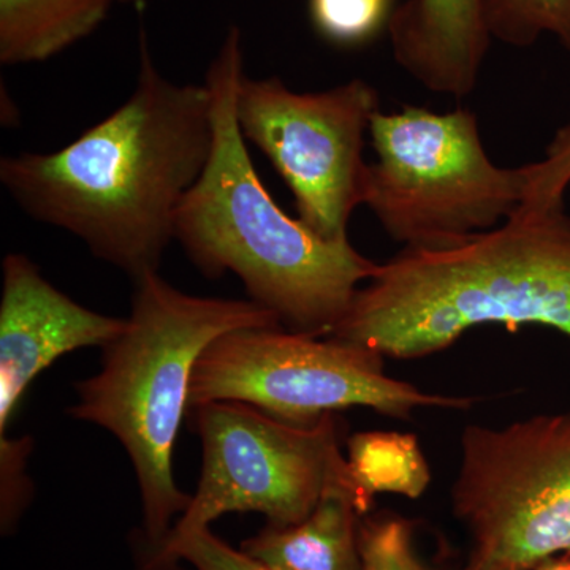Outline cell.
<instances>
[{"instance_id": "6da1fadb", "label": "cell", "mask_w": 570, "mask_h": 570, "mask_svg": "<svg viewBox=\"0 0 570 570\" xmlns=\"http://www.w3.org/2000/svg\"><path fill=\"white\" fill-rule=\"evenodd\" d=\"M212 148L208 86L168 80L141 31L132 96L58 151L3 157L0 181L22 212L77 236L135 281L159 272Z\"/></svg>"}, {"instance_id": "7a4b0ae2", "label": "cell", "mask_w": 570, "mask_h": 570, "mask_svg": "<svg viewBox=\"0 0 570 570\" xmlns=\"http://www.w3.org/2000/svg\"><path fill=\"white\" fill-rule=\"evenodd\" d=\"M245 75L242 31L232 26L206 73L213 148L184 198L175 239L209 279L234 273L254 303L292 332L328 336L379 264L351 242H326L288 216L255 171L236 116Z\"/></svg>"}, {"instance_id": "3957f363", "label": "cell", "mask_w": 570, "mask_h": 570, "mask_svg": "<svg viewBox=\"0 0 570 570\" xmlns=\"http://www.w3.org/2000/svg\"><path fill=\"white\" fill-rule=\"evenodd\" d=\"M543 325L570 337V216L523 209L442 250L401 249L358 288L330 337L390 358L453 346L472 326Z\"/></svg>"}, {"instance_id": "277c9868", "label": "cell", "mask_w": 570, "mask_h": 570, "mask_svg": "<svg viewBox=\"0 0 570 570\" xmlns=\"http://www.w3.org/2000/svg\"><path fill=\"white\" fill-rule=\"evenodd\" d=\"M134 284L126 328L104 347L102 370L78 382L69 414L110 431L132 461L141 494V570H151L174 520L193 501L176 485L174 450L198 358L235 330L283 324L253 299L184 294L159 272Z\"/></svg>"}, {"instance_id": "5b68a950", "label": "cell", "mask_w": 570, "mask_h": 570, "mask_svg": "<svg viewBox=\"0 0 570 570\" xmlns=\"http://www.w3.org/2000/svg\"><path fill=\"white\" fill-rule=\"evenodd\" d=\"M365 205L404 249L442 250L493 230L520 212L528 164L498 167L466 108L420 107L371 119Z\"/></svg>"}, {"instance_id": "8992f818", "label": "cell", "mask_w": 570, "mask_h": 570, "mask_svg": "<svg viewBox=\"0 0 570 570\" xmlns=\"http://www.w3.org/2000/svg\"><path fill=\"white\" fill-rule=\"evenodd\" d=\"M283 326L243 328L213 341L195 365L189 411L238 401L281 422L309 426L326 414L370 407L409 420L423 407L468 409L472 397L436 395L384 373L370 348Z\"/></svg>"}, {"instance_id": "52a82bcc", "label": "cell", "mask_w": 570, "mask_h": 570, "mask_svg": "<svg viewBox=\"0 0 570 570\" xmlns=\"http://www.w3.org/2000/svg\"><path fill=\"white\" fill-rule=\"evenodd\" d=\"M452 508L469 570H532L570 558V411L461 434Z\"/></svg>"}, {"instance_id": "ba28073f", "label": "cell", "mask_w": 570, "mask_h": 570, "mask_svg": "<svg viewBox=\"0 0 570 570\" xmlns=\"http://www.w3.org/2000/svg\"><path fill=\"white\" fill-rule=\"evenodd\" d=\"M379 110L377 89L362 78L299 94L281 78L245 73L236 94L243 137L287 184L298 219L326 242H348V220L365 205L370 164L363 148Z\"/></svg>"}, {"instance_id": "9c48e42d", "label": "cell", "mask_w": 570, "mask_h": 570, "mask_svg": "<svg viewBox=\"0 0 570 570\" xmlns=\"http://www.w3.org/2000/svg\"><path fill=\"white\" fill-rule=\"evenodd\" d=\"M190 412L204 445V471L151 570L168 547L225 513H264L272 527L302 523L343 456L335 414L296 426L238 401H216Z\"/></svg>"}, {"instance_id": "30bf717a", "label": "cell", "mask_w": 570, "mask_h": 570, "mask_svg": "<svg viewBox=\"0 0 570 570\" xmlns=\"http://www.w3.org/2000/svg\"><path fill=\"white\" fill-rule=\"evenodd\" d=\"M0 299V442L29 385L56 360L85 347H105L127 318L105 316L52 287L22 254L2 264Z\"/></svg>"}, {"instance_id": "8fae6325", "label": "cell", "mask_w": 570, "mask_h": 570, "mask_svg": "<svg viewBox=\"0 0 570 570\" xmlns=\"http://www.w3.org/2000/svg\"><path fill=\"white\" fill-rule=\"evenodd\" d=\"M387 33L393 58L409 77L459 99L478 88L493 40L483 0H404Z\"/></svg>"}, {"instance_id": "7c38bea8", "label": "cell", "mask_w": 570, "mask_h": 570, "mask_svg": "<svg viewBox=\"0 0 570 570\" xmlns=\"http://www.w3.org/2000/svg\"><path fill=\"white\" fill-rule=\"evenodd\" d=\"M366 510L341 456L306 520L292 527L268 524L246 539L242 550L273 570H362L360 517Z\"/></svg>"}, {"instance_id": "4fadbf2b", "label": "cell", "mask_w": 570, "mask_h": 570, "mask_svg": "<svg viewBox=\"0 0 570 570\" xmlns=\"http://www.w3.org/2000/svg\"><path fill=\"white\" fill-rule=\"evenodd\" d=\"M118 0H0V62H43L91 36Z\"/></svg>"}, {"instance_id": "5bb4252c", "label": "cell", "mask_w": 570, "mask_h": 570, "mask_svg": "<svg viewBox=\"0 0 570 570\" xmlns=\"http://www.w3.org/2000/svg\"><path fill=\"white\" fill-rule=\"evenodd\" d=\"M347 450L348 471L366 509L374 494L417 499L430 485V466L414 434L365 431L348 439Z\"/></svg>"}, {"instance_id": "9a60e30c", "label": "cell", "mask_w": 570, "mask_h": 570, "mask_svg": "<svg viewBox=\"0 0 570 570\" xmlns=\"http://www.w3.org/2000/svg\"><path fill=\"white\" fill-rule=\"evenodd\" d=\"M483 10L491 39L530 48L550 33L570 56V0H483Z\"/></svg>"}, {"instance_id": "2e32d148", "label": "cell", "mask_w": 570, "mask_h": 570, "mask_svg": "<svg viewBox=\"0 0 570 570\" xmlns=\"http://www.w3.org/2000/svg\"><path fill=\"white\" fill-rule=\"evenodd\" d=\"M396 7V0H307V14L326 43L358 50L389 32Z\"/></svg>"}, {"instance_id": "e0dca14e", "label": "cell", "mask_w": 570, "mask_h": 570, "mask_svg": "<svg viewBox=\"0 0 570 570\" xmlns=\"http://www.w3.org/2000/svg\"><path fill=\"white\" fill-rule=\"evenodd\" d=\"M362 570H430L419 560L411 523L382 515L360 523Z\"/></svg>"}, {"instance_id": "ac0fdd59", "label": "cell", "mask_w": 570, "mask_h": 570, "mask_svg": "<svg viewBox=\"0 0 570 570\" xmlns=\"http://www.w3.org/2000/svg\"><path fill=\"white\" fill-rule=\"evenodd\" d=\"M179 561L189 562L197 570H273L242 549H232L227 542L214 535L209 528L168 547L157 570H175Z\"/></svg>"}, {"instance_id": "d6986e66", "label": "cell", "mask_w": 570, "mask_h": 570, "mask_svg": "<svg viewBox=\"0 0 570 570\" xmlns=\"http://www.w3.org/2000/svg\"><path fill=\"white\" fill-rule=\"evenodd\" d=\"M570 184V122L561 127L546 151V159L528 164L523 209H549L564 205Z\"/></svg>"}, {"instance_id": "ffe728a7", "label": "cell", "mask_w": 570, "mask_h": 570, "mask_svg": "<svg viewBox=\"0 0 570 570\" xmlns=\"http://www.w3.org/2000/svg\"><path fill=\"white\" fill-rule=\"evenodd\" d=\"M464 570H469L464 568ZM532 570H570V558H557Z\"/></svg>"}, {"instance_id": "44dd1931", "label": "cell", "mask_w": 570, "mask_h": 570, "mask_svg": "<svg viewBox=\"0 0 570 570\" xmlns=\"http://www.w3.org/2000/svg\"><path fill=\"white\" fill-rule=\"evenodd\" d=\"M118 2L137 3V6H140V3L149 2V0H118Z\"/></svg>"}]
</instances>
